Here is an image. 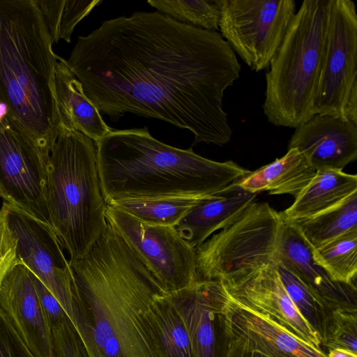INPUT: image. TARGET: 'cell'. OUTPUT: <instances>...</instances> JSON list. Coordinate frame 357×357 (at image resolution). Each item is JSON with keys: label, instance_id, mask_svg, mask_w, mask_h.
<instances>
[{"label": "cell", "instance_id": "1", "mask_svg": "<svg viewBox=\"0 0 357 357\" xmlns=\"http://www.w3.org/2000/svg\"><path fill=\"white\" fill-rule=\"evenodd\" d=\"M66 62L112 121L127 113L161 120L190 131L192 146L231 139L223 97L241 67L218 31L137 11L78 36Z\"/></svg>", "mask_w": 357, "mask_h": 357}, {"label": "cell", "instance_id": "2", "mask_svg": "<svg viewBox=\"0 0 357 357\" xmlns=\"http://www.w3.org/2000/svg\"><path fill=\"white\" fill-rule=\"evenodd\" d=\"M69 261L71 322L89 357H169L156 312L167 292L108 222L89 252Z\"/></svg>", "mask_w": 357, "mask_h": 357}, {"label": "cell", "instance_id": "3", "mask_svg": "<svg viewBox=\"0 0 357 357\" xmlns=\"http://www.w3.org/2000/svg\"><path fill=\"white\" fill-rule=\"evenodd\" d=\"M96 144L99 178L108 205L123 199L203 197L236 190L250 173L153 137L148 128L112 130Z\"/></svg>", "mask_w": 357, "mask_h": 357}, {"label": "cell", "instance_id": "4", "mask_svg": "<svg viewBox=\"0 0 357 357\" xmlns=\"http://www.w3.org/2000/svg\"><path fill=\"white\" fill-rule=\"evenodd\" d=\"M52 45L36 0H0V102L47 157L61 130Z\"/></svg>", "mask_w": 357, "mask_h": 357}, {"label": "cell", "instance_id": "5", "mask_svg": "<svg viewBox=\"0 0 357 357\" xmlns=\"http://www.w3.org/2000/svg\"><path fill=\"white\" fill-rule=\"evenodd\" d=\"M46 204L70 260L84 257L107 227L96 144L79 131L61 129L50 153Z\"/></svg>", "mask_w": 357, "mask_h": 357}, {"label": "cell", "instance_id": "6", "mask_svg": "<svg viewBox=\"0 0 357 357\" xmlns=\"http://www.w3.org/2000/svg\"><path fill=\"white\" fill-rule=\"evenodd\" d=\"M331 0H305L266 73L268 121L295 128L311 119L325 53Z\"/></svg>", "mask_w": 357, "mask_h": 357}, {"label": "cell", "instance_id": "7", "mask_svg": "<svg viewBox=\"0 0 357 357\" xmlns=\"http://www.w3.org/2000/svg\"><path fill=\"white\" fill-rule=\"evenodd\" d=\"M283 222L268 203H250L195 249L198 280H220L275 264Z\"/></svg>", "mask_w": 357, "mask_h": 357}, {"label": "cell", "instance_id": "8", "mask_svg": "<svg viewBox=\"0 0 357 357\" xmlns=\"http://www.w3.org/2000/svg\"><path fill=\"white\" fill-rule=\"evenodd\" d=\"M220 35L253 71L269 67L296 13L294 0H220Z\"/></svg>", "mask_w": 357, "mask_h": 357}, {"label": "cell", "instance_id": "9", "mask_svg": "<svg viewBox=\"0 0 357 357\" xmlns=\"http://www.w3.org/2000/svg\"><path fill=\"white\" fill-rule=\"evenodd\" d=\"M106 218L166 292L198 280L196 250L176 227L146 224L111 205Z\"/></svg>", "mask_w": 357, "mask_h": 357}, {"label": "cell", "instance_id": "10", "mask_svg": "<svg viewBox=\"0 0 357 357\" xmlns=\"http://www.w3.org/2000/svg\"><path fill=\"white\" fill-rule=\"evenodd\" d=\"M48 158L0 102V197L51 226L46 204Z\"/></svg>", "mask_w": 357, "mask_h": 357}, {"label": "cell", "instance_id": "11", "mask_svg": "<svg viewBox=\"0 0 357 357\" xmlns=\"http://www.w3.org/2000/svg\"><path fill=\"white\" fill-rule=\"evenodd\" d=\"M357 13L351 0H331L326 49L314 104V114L345 120L357 87Z\"/></svg>", "mask_w": 357, "mask_h": 357}, {"label": "cell", "instance_id": "12", "mask_svg": "<svg viewBox=\"0 0 357 357\" xmlns=\"http://www.w3.org/2000/svg\"><path fill=\"white\" fill-rule=\"evenodd\" d=\"M8 225L17 238V255L59 301L72 319L73 279L70 261L51 226L17 206L3 202Z\"/></svg>", "mask_w": 357, "mask_h": 357}, {"label": "cell", "instance_id": "13", "mask_svg": "<svg viewBox=\"0 0 357 357\" xmlns=\"http://www.w3.org/2000/svg\"><path fill=\"white\" fill-rule=\"evenodd\" d=\"M275 264L247 270L220 281L234 302L268 317L305 342L321 349L317 333L303 318L289 297Z\"/></svg>", "mask_w": 357, "mask_h": 357}, {"label": "cell", "instance_id": "14", "mask_svg": "<svg viewBox=\"0 0 357 357\" xmlns=\"http://www.w3.org/2000/svg\"><path fill=\"white\" fill-rule=\"evenodd\" d=\"M225 294L218 280H197L167 293L187 330L192 357H218L225 331L220 308Z\"/></svg>", "mask_w": 357, "mask_h": 357}, {"label": "cell", "instance_id": "15", "mask_svg": "<svg viewBox=\"0 0 357 357\" xmlns=\"http://www.w3.org/2000/svg\"><path fill=\"white\" fill-rule=\"evenodd\" d=\"M0 307L35 357H55L52 330L31 277L16 264L0 287Z\"/></svg>", "mask_w": 357, "mask_h": 357}, {"label": "cell", "instance_id": "16", "mask_svg": "<svg viewBox=\"0 0 357 357\" xmlns=\"http://www.w3.org/2000/svg\"><path fill=\"white\" fill-rule=\"evenodd\" d=\"M287 148L300 151L316 171H342L357 158V124L315 114L295 128Z\"/></svg>", "mask_w": 357, "mask_h": 357}, {"label": "cell", "instance_id": "17", "mask_svg": "<svg viewBox=\"0 0 357 357\" xmlns=\"http://www.w3.org/2000/svg\"><path fill=\"white\" fill-rule=\"evenodd\" d=\"M220 313L226 328L266 357H327L321 349L305 342L268 317L241 306L225 289Z\"/></svg>", "mask_w": 357, "mask_h": 357}, {"label": "cell", "instance_id": "18", "mask_svg": "<svg viewBox=\"0 0 357 357\" xmlns=\"http://www.w3.org/2000/svg\"><path fill=\"white\" fill-rule=\"evenodd\" d=\"M283 222L278 257L286 261L331 310H357V288L334 280L314 261L312 248L297 227Z\"/></svg>", "mask_w": 357, "mask_h": 357}, {"label": "cell", "instance_id": "19", "mask_svg": "<svg viewBox=\"0 0 357 357\" xmlns=\"http://www.w3.org/2000/svg\"><path fill=\"white\" fill-rule=\"evenodd\" d=\"M54 92L61 130L79 131L96 143L112 131L84 95L81 83L69 68L66 60L60 56L55 68Z\"/></svg>", "mask_w": 357, "mask_h": 357}, {"label": "cell", "instance_id": "20", "mask_svg": "<svg viewBox=\"0 0 357 357\" xmlns=\"http://www.w3.org/2000/svg\"><path fill=\"white\" fill-rule=\"evenodd\" d=\"M226 194L202 199L176 226L181 236L194 248L202 245L213 233L229 225L257 197L255 193L242 190Z\"/></svg>", "mask_w": 357, "mask_h": 357}, {"label": "cell", "instance_id": "21", "mask_svg": "<svg viewBox=\"0 0 357 357\" xmlns=\"http://www.w3.org/2000/svg\"><path fill=\"white\" fill-rule=\"evenodd\" d=\"M316 172L300 151L289 149L282 157L238 180L234 188L255 194L268 191L270 195L288 194L296 197Z\"/></svg>", "mask_w": 357, "mask_h": 357}, {"label": "cell", "instance_id": "22", "mask_svg": "<svg viewBox=\"0 0 357 357\" xmlns=\"http://www.w3.org/2000/svg\"><path fill=\"white\" fill-rule=\"evenodd\" d=\"M357 192V176L341 170H317L295 197L293 204L280 212L284 221L295 222L319 214Z\"/></svg>", "mask_w": 357, "mask_h": 357}, {"label": "cell", "instance_id": "23", "mask_svg": "<svg viewBox=\"0 0 357 357\" xmlns=\"http://www.w3.org/2000/svg\"><path fill=\"white\" fill-rule=\"evenodd\" d=\"M291 222L312 248L357 231V192L319 214Z\"/></svg>", "mask_w": 357, "mask_h": 357}, {"label": "cell", "instance_id": "24", "mask_svg": "<svg viewBox=\"0 0 357 357\" xmlns=\"http://www.w3.org/2000/svg\"><path fill=\"white\" fill-rule=\"evenodd\" d=\"M205 197H206L123 199L108 205L113 206L146 224L176 227L185 215Z\"/></svg>", "mask_w": 357, "mask_h": 357}, {"label": "cell", "instance_id": "25", "mask_svg": "<svg viewBox=\"0 0 357 357\" xmlns=\"http://www.w3.org/2000/svg\"><path fill=\"white\" fill-rule=\"evenodd\" d=\"M275 266L289 297L303 318L317 333L321 344L331 310L286 261L278 257Z\"/></svg>", "mask_w": 357, "mask_h": 357}, {"label": "cell", "instance_id": "26", "mask_svg": "<svg viewBox=\"0 0 357 357\" xmlns=\"http://www.w3.org/2000/svg\"><path fill=\"white\" fill-rule=\"evenodd\" d=\"M312 257L334 280L357 288V231L312 248Z\"/></svg>", "mask_w": 357, "mask_h": 357}, {"label": "cell", "instance_id": "27", "mask_svg": "<svg viewBox=\"0 0 357 357\" xmlns=\"http://www.w3.org/2000/svg\"><path fill=\"white\" fill-rule=\"evenodd\" d=\"M52 43L61 39L70 43L77 24L102 0H36Z\"/></svg>", "mask_w": 357, "mask_h": 357}, {"label": "cell", "instance_id": "28", "mask_svg": "<svg viewBox=\"0 0 357 357\" xmlns=\"http://www.w3.org/2000/svg\"><path fill=\"white\" fill-rule=\"evenodd\" d=\"M147 3L182 24L206 31L219 30L220 0H148Z\"/></svg>", "mask_w": 357, "mask_h": 357}, {"label": "cell", "instance_id": "29", "mask_svg": "<svg viewBox=\"0 0 357 357\" xmlns=\"http://www.w3.org/2000/svg\"><path fill=\"white\" fill-rule=\"evenodd\" d=\"M156 312L160 336L167 356L192 357L187 330L167 293L158 298Z\"/></svg>", "mask_w": 357, "mask_h": 357}, {"label": "cell", "instance_id": "30", "mask_svg": "<svg viewBox=\"0 0 357 357\" xmlns=\"http://www.w3.org/2000/svg\"><path fill=\"white\" fill-rule=\"evenodd\" d=\"M357 354V310H332L328 317L321 347Z\"/></svg>", "mask_w": 357, "mask_h": 357}, {"label": "cell", "instance_id": "31", "mask_svg": "<svg viewBox=\"0 0 357 357\" xmlns=\"http://www.w3.org/2000/svg\"><path fill=\"white\" fill-rule=\"evenodd\" d=\"M52 330L55 357H89L70 319L53 327Z\"/></svg>", "mask_w": 357, "mask_h": 357}, {"label": "cell", "instance_id": "32", "mask_svg": "<svg viewBox=\"0 0 357 357\" xmlns=\"http://www.w3.org/2000/svg\"><path fill=\"white\" fill-rule=\"evenodd\" d=\"M16 264H20L17 238L8 225L7 210L3 203L0 208V287L6 274Z\"/></svg>", "mask_w": 357, "mask_h": 357}, {"label": "cell", "instance_id": "33", "mask_svg": "<svg viewBox=\"0 0 357 357\" xmlns=\"http://www.w3.org/2000/svg\"><path fill=\"white\" fill-rule=\"evenodd\" d=\"M0 357H35L1 307Z\"/></svg>", "mask_w": 357, "mask_h": 357}, {"label": "cell", "instance_id": "34", "mask_svg": "<svg viewBox=\"0 0 357 357\" xmlns=\"http://www.w3.org/2000/svg\"><path fill=\"white\" fill-rule=\"evenodd\" d=\"M30 274L39 301L51 328H52L63 321L70 319L65 310L52 294L31 271Z\"/></svg>", "mask_w": 357, "mask_h": 357}, {"label": "cell", "instance_id": "35", "mask_svg": "<svg viewBox=\"0 0 357 357\" xmlns=\"http://www.w3.org/2000/svg\"><path fill=\"white\" fill-rule=\"evenodd\" d=\"M223 326L225 340L218 357H266L253 349L242 338L231 333L224 324Z\"/></svg>", "mask_w": 357, "mask_h": 357}, {"label": "cell", "instance_id": "36", "mask_svg": "<svg viewBox=\"0 0 357 357\" xmlns=\"http://www.w3.org/2000/svg\"><path fill=\"white\" fill-rule=\"evenodd\" d=\"M327 357H357V354L341 349H333L328 350Z\"/></svg>", "mask_w": 357, "mask_h": 357}]
</instances>
